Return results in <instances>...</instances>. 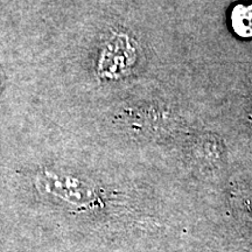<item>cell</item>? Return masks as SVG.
I'll return each instance as SVG.
<instances>
[{
    "instance_id": "1",
    "label": "cell",
    "mask_w": 252,
    "mask_h": 252,
    "mask_svg": "<svg viewBox=\"0 0 252 252\" xmlns=\"http://www.w3.org/2000/svg\"><path fill=\"white\" fill-rule=\"evenodd\" d=\"M137 61V49L130 36L112 33L100 52L97 74L100 78L118 80L130 74Z\"/></svg>"
},
{
    "instance_id": "2",
    "label": "cell",
    "mask_w": 252,
    "mask_h": 252,
    "mask_svg": "<svg viewBox=\"0 0 252 252\" xmlns=\"http://www.w3.org/2000/svg\"><path fill=\"white\" fill-rule=\"evenodd\" d=\"M231 26L238 36H252V4H238L231 11Z\"/></svg>"
},
{
    "instance_id": "3",
    "label": "cell",
    "mask_w": 252,
    "mask_h": 252,
    "mask_svg": "<svg viewBox=\"0 0 252 252\" xmlns=\"http://www.w3.org/2000/svg\"><path fill=\"white\" fill-rule=\"evenodd\" d=\"M1 87H2V81L0 80V91H1Z\"/></svg>"
}]
</instances>
